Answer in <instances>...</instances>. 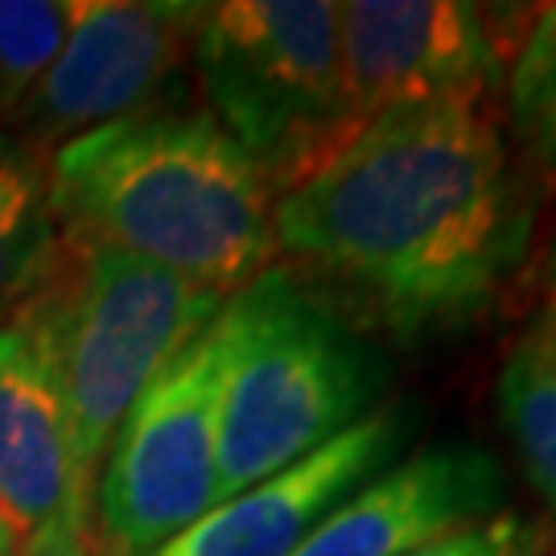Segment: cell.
<instances>
[{
  "instance_id": "cell-4",
  "label": "cell",
  "mask_w": 556,
  "mask_h": 556,
  "mask_svg": "<svg viewBox=\"0 0 556 556\" xmlns=\"http://www.w3.org/2000/svg\"><path fill=\"white\" fill-rule=\"evenodd\" d=\"M223 305L149 260L62 239L50 277L17 318L46 346L87 475L100 478L124 417Z\"/></svg>"
},
{
  "instance_id": "cell-17",
  "label": "cell",
  "mask_w": 556,
  "mask_h": 556,
  "mask_svg": "<svg viewBox=\"0 0 556 556\" xmlns=\"http://www.w3.org/2000/svg\"><path fill=\"white\" fill-rule=\"evenodd\" d=\"M21 556H100L96 540H91V523L87 519H66V523H54L46 528L41 536H34Z\"/></svg>"
},
{
  "instance_id": "cell-13",
  "label": "cell",
  "mask_w": 556,
  "mask_h": 556,
  "mask_svg": "<svg viewBox=\"0 0 556 556\" xmlns=\"http://www.w3.org/2000/svg\"><path fill=\"white\" fill-rule=\"evenodd\" d=\"M498 417L536 495L556 516V346L544 321H532L498 371Z\"/></svg>"
},
{
  "instance_id": "cell-18",
  "label": "cell",
  "mask_w": 556,
  "mask_h": 556,
  "mask_svg": "<svg viewBox=\"0 0 556 556\" xmlns=\"http://www.w3.org/2000/svg\"><path fill=\"white\" fill-rule=\"evenodd\" d=\"M540 321H544V330L556 346V248L548 256V273H544V314H540Z\"/></svg>"
},
{
  "instance_id": "cell-3",
  "label": "cell",
  "mask_w": 556,
  "mask_h": 556,
  "mask_svg": "<svg viewBox=\"0 0 556 556\" xmlns=\"http://www.w3.org/2000/svg\"><path fill=\"white\" fill-rule=\"evenodd\" d=\"M223 321L215 507L321 450L367 417L388 388V367L367 334L285 264L243 285L223 305Z\"/></svg>"
},
{
  "instance_id": "cell-14",
  "label": "cell",
  "mask_w": 556,
  "mask_h": 556,
  "mask_svg": "<svg viewBox=\"0 0 556 556\" xmlns=\"http://www.w3.org/2000/svg\"><path fill=\"white\" fill-rule=\"evenodd\" d=\"M503 96L523 157L544 178H556V4L532 9V21L507 62Z\"/></svg>"
},
{
  "instance_id": "cell-8",
  "label": "cell",
  "mask_w": 556,
  "mask_h": 556,
  "mask_svg": "<svg viewBox=\"0 0 556 556\" xmlns=\"http://www.w3.org/2000/svg\"><path fill=\"white\" fill-rule=\"evenodd\" d=\"M202 17L206 4L181 0H79L62 50L13 119V140L46 161L66 140L165 103Z\"/></svg>"
},
{
  "instance_id": "cell-6",
  "label": "cell",
  "mask_w": 556,
  "mask_h": 556,
  "mask_svg": "<svg viewBox=\"0 0 556 556\" xmlns=\"http://www.w3.org/2000/svg\"><path fill=\"white\" fill-rule=\"evenodd\" d=\"M223 367L227 321L219 314L124 417L91 498L100 556L157 553L215 507Z\"/></svg>"
},
{
  "instance_id": "cell-19",
  "label": "cell",
  "mask_w": 556,
  "mask_h": 556,
  "mask_svg": "<svg viewBox=\"0 0 556 556\" xmlns=\"http://www.w3.org/2000/svg\"><path fill=\"white\" fill-rule=\"evenodd\" d=\"M0 556H21V540L13 536V528L0 519Z\"/></svg>"
},
{
  "instance_id": "cell-5",
  "label": "cell",
  "mask_w": 556,
  "mask_h": 556,
  "mask_svg": "<svg viewBox=\"0 0 556 556\" xmlns=\"http://www.w3.org/2000/svg\"><path fill=\"white\" fill-rule=\"evenodd\" d=\"M338 17L334 0L206 4L190 50L206 112L252 157L277 199L355 137Z\"/></svg>"
},
{
  "instance_id": "cell-12",
  "label": "cell",
  "mask_w": 556,
  "mask_h": 556,
  "mask_svg": "<svg viewBox=\"0 0 556 556\" xmlns=\"http://www.w3.org/2000/svg\"><path fill=\"white\" fill-rule=\"evenodd\" d=\"M59 252L46 161L0 132V326L34 301Z\"/></svg>"
},
{
  "instance_id": "cell-11",
  "label": "cell",
  "mask_w": 556,
  "mask_h": 556,
  "mask_svg": "<svg viewBox=\"0 0 556 556\" xmlns=\"http://www.w3.org/2000/svg\"><path fill=\"white\" fill-rule=\"evenodd\" d=\"M507 482L478 445H429L367 478L293 556H408L429 540L503 511Z\"/></svg>"
},
{
  "instance_id": "cell-7",
  "label": "cell",
  "mask_w": 556,
  "mask_h": 556,
  "mask_svg": "<svg viewBox=\"0 0 556 556\" xmlns=\"http://www.w3.org/2000/svg\"><path fill=\"white\" fill-rule=\"evenodd\" d=\"M338 9L342 91L355 132L388 112L486 108L528 29L503 34L498 9L466 0H351Z\"/></svg>"
},
{
  "instance_id": "cell-15",
  "label": "cell",
  "mask_w": 556,
  "mask_h": 556,
  "mask_svg": "<svg viewBox=\"0 0 556 556\" xmlns=\"http://www.w3.org/2000/svg\"><path fill=\"white\" fill-rule=\"evenodd\" d=\"M79 0H0V124H13L75 25Z\"/></svg>"
},
{
  "instance_id": "cell-1",
  "label": "cell",
  "mask_w": 556,
  "mask_h": 556,
  "mask_svg": "<svg viewBox=\"0 0 556 556\" xmlns=\"http://www.w3.org/2000/svg\"><path fill=\"white\" fill-rule=\"evenodd\" d=\"M280 264L363 334L470 330L528 256L532 202L486 108L363 124L273 206Z\"/></svg>"
},
{
  "instance_id": "cell-2",
  "label": "cell",
  "mask_w": 556,
  "mask_h": 556,
  "mask_svg": "<svg viewBox=\"0 0 556 556\" xmlns=\"http://www.w3.org/2000/svg\"><path fill=\"white\" fill-rule=\"evenodd\" d=\"M59 236L157 264L231 301L277 264V194L199 108L157 103L46 157Z\"/></svg>"
},
{
  "instance_id": "cell-9",
  "label": "cell",
  "mask_w": 556,
  "mask_h": 556,
  "mask_svg": "<svg viewBox=\"0 0 556 556\" xmlns=\"http://www.w3.org/2000/svg\"><path fill=\"white\" fill-rule=\"evenodd\" d=\"M413 429L417 413L376 404L321 450L211 507L149 556H293L342 498L404 454Z\"/></svg>"
},
{
  "instance_id": "cell-10",
  "label": "cell",
  "mask_w": 556,
  "mask_h": 556,
  "mask_svg": "<svg viewBox=\"0 0 556 556\" xmlns=\"http://www.w3.org/2000/svg\"><path fill=\"white\" fill-rule=\"evenodd\" d=\"M96 478L83 470L71 413L38 330L0 326V519L21 548L66 519L91 523Z\"/></svg>"
},
{
  "instance_id": "cell-16",
  "label": "cell",
  "mask_w": 556,
  "mask_h": 556,
  "mask_svg": "<svg viewBox=\"0 0 556 556\" xmlns=\"http://www.w3.org/2000/svg\"><path fill=\"white\" fill-rule=\"evenodd\" d=\"M553 528L544 519L519 516V511H495L475 523H462L445 536L429 540L408 556H548Z\"/></svg>"
}]
</instances>
